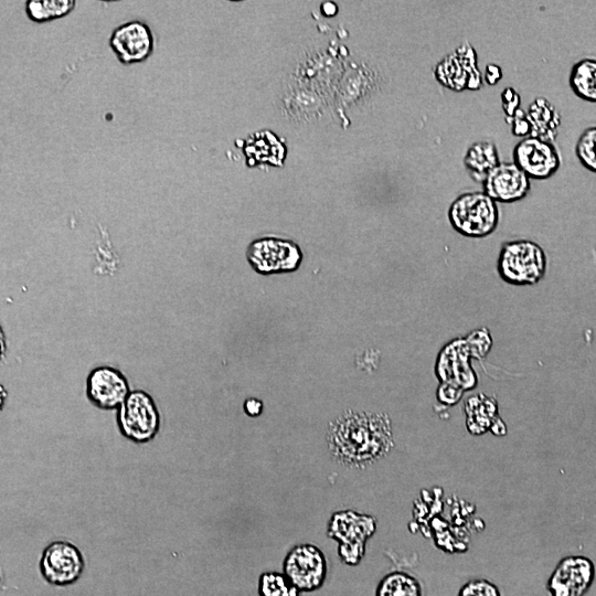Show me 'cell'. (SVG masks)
<instances>
[{
  "label": "cell",
  "mask_w": 596,
  "mask_h": 596,
  "mask_svg": "<svg viewBox=\"0 0 596 596\" xmlns=\"http://www.w3.org/2000/svg\"><path fill=\"white\" fill-rule=\"evenodd\" d=\"M376 530L373 517L354 511L332 515L328 534L339 541L340 558L348 565H356L365 553V542Z\"/></svg>",
  "instance_id": "obj_5"
},
{
  "label": "cell",
  "mask_w": 596,
  "mask_h": 596,
  "mask_svg": "<svg viewBox=\"0 0 596 596\" xmlns=\"http://www.w3.org/2000/svg\"><path fill=\"white\" fill-rule=\"evenodd\" d=\"M530 179L512 162H500L483 181V192L494 202L510 203L523 199Z\"/></svg>",
  "instance_id": "obj_14"
},
{
  "label": "cell",
  "mask_w": 596,
  "mask_h": 596,
  "mask_svg": "<svg viewBox=\"0 0 596 596\" xmlns=\"http://www.w3.org/2000/svg\"><path fill=\"white\" fill-rule=\"evenodd\" d=\"M258 594L259 596H299V589L285 575L265 573L259 578Z\"/></svg>",
  "instance_id": "obj_20"
},
{
  "label": "cell",
  "mask_w": 596,
  "mask_h": 596,
  "mask_svg": "<svg viewBox=\"0 0 596 596\" xmlns=\"http://www.w3.org/2000/svg\"><path fill=\"white\" fill-rule=\"evenodd\" d=\"M244 409L249 416H257L262 413L263 404L256 398H248L244 403Z\"/></svg>",
  "instance_id": "obj_26"
},
{
  "label": "cell",
  "mask_w": 596,
  "mask_h": 596,
  "mask_svg": "<svg viewBox=\"0 0 596 596\" xmlns=\"http://www.w3.org/2000/svg\"><path fill=\"white\" fill-rule=\"evenodd\" d=\"M464 164L475 181L483 183L487 175L500 164L497 147L489 141L472 143L464 157Z\"/></svg>",
  "instance_id": "obj_16"
},
{
  "label": "cell",
  "mask_w": 596,
  "mask_h": 596,
  "mask_svg": "<svg viewBox=\"0 0 596 596\" xmlns=\"http://www.w3.org/2000/svg\"><path fill=\"white\" fill-rule=\"evenodd\" d=\"M575 153L581 164L596 173V126L586 128L578 137Z\"/></svg>",
  "instance_id": "obj_21"
},
{
  "label": "cell",
  "mask_w": 596,
  "mask_h": 596,
  "mask_svg": "<svg viewBox=\"0 0 596 596\" xmlns=\"http://www.w3.org/2000/svg\"><path fill=\"white\" fill-rule=\"evenodd\" d=\"M568 83L578 98L596 103V60L586 57L575 63Z\"/></svg>",
  "instance_id": "obj_17"
},
{
  "label": "cell",
  "mask_w": 596,
  "mask_h": 596,
  "mask_svg": "<svg viewBox=\"0 0 596 596\" xmlns=\"http://www.w3.org/2000/svg\"><path fill=\"white\" fill-rule=\"evenodd\" d=\"M595 576L593 562L585 556L563 558L547 582L551 596H583Z\"/></svg>",
  "instance_id": "obj_13"
},
{
  "label": "cell",
  "mask_w": 596,
  "mask_h": 596,
  "mask_svg": "<svg viewBox=\"0 0 596 596\" xmlns=\"http://www.w3.org/2000/svg\"><path fill=\"white\" fill-rule=\"evenodd\" d=\"M458 596H501L498 587L487 579H473L466 583Z\"/></svg>",
  "instance_id": "obj_22"
},
{
  "label": "cell",
  "mask_w": 596,
  "mask_h": 596,
  "mask_svg": "<svg viewBox=\"0 0 596 596\" xmlns=\"http://www.w3.org/2000/svg\"><path fill=\"white\" fill-rule=\"evenodd\" d=\"M246 258L255 272L270 275L296 270L301 264L302 253L292 241L262 237L248 245Z\"/></svg>",
  "instance_id": "obj_6"
},
{
  "label": "cell",
  "mask_w": 596,
  "mask_h": 596,
  "mask_svg": "<svg viewBox=\"0 0 596 596\" xmlns=\"http://www.w3.org/2000/svg\"><path fill=\"white\" fill-rule=\"evenodd\" d=\"M42 577L52 585L67 586L79 579L85 568L82 552L66 541L50 543L40 560Z\"/></svg>",
  "instance_id": "obj_9"
},
{
  "label": "cell",
  "mask_w": 596,
  "mask_h": 596,
  "mask_svg": "<svg viewBox=\"0 0 596 596\" xmlns=\"http://www.w3.org/2000/svg\"><path fill=\"white\" fill-rule=\"evenodd\" d=\"M546 255L543 248L528 240L505 243L500 251L497 269L500 277L514 286L539 283L546 270Z\"/></svg>",
  "instance_id": "obj_2"
},
{
  "label": "cell",
  "mask_w": 596,
  "mask_h": 596,
  "mask_svg": "<svg viewBox=\"0 0 596 596\" xmlns=\"http://www.w3.org/2000/svg\"><path fill=\"white\" fill-rule=\"evenodd\" d=\"M109 46L123 64L146 61L155 49V38L149 25L140 20L125 22L109 36Z\"/></svg>",
  "instance_id": "obj_11"
},
{
  "label": "cell",
  "mask_w": 596,
  "mask_h": 596,
  "mask_svg": "<svg viewBox=\"0 0 596 596\" xmlns=\"http://www.w3.org/2000/svg\"><path fill=\"white\" fill-rule=\"evenodd\" d=\"M513 163L529 178L546 180L555 174L561 166V157L553 142L529 136L522 138L513 148Z\"/></svg>",
  "instance_id": "obj_10"
},
{
  "label": "cell",
  "mask_w": 596,
  "mask_h": 596,
  "mask_svg": "<svg viewBox=\"0 0 596 596\" xmlns=\"http://www.w3.org/2000/svg\"><path fill=\"white\" fill-rule=\"evenodd\" d=\"M75 4L73 0H28L24 9L31 21L44 23L67 15Z\"/></svg>",
  "instance_id": "obj_18"
},
{
  "label": "cell",
  "mask_w": 596,
  "mask_h": 596,
  "mask_svg": "<svg viewBox=\"0 0 596 596\" xmlns=\"http://www.w3.org/2000/svg\"><path fill=\"white\" fill-rule=\"evenodd\" d=\"M436 79L455 91H478L483 85V76L478 67L475 49L465 42L446 55L435 67Z\"/></svg>",
  "instance_id": "obj_7"
},
{
  "label": "cell",
  "mask_w": 596,
  "mask_h": 596,
  "mask_svg": "<svg viewBox=\"0 0 596 596\" xmlns=\"http://www.w3.org/2000/svg\"><path fill=\"white\" fill-rule=\"evenodd\" d=\"M117 425L120 434L134 443L152 440L160 429L161 418L151 395L142 390L131 391L117 409Z\"/></svg>",
  "instance_id": "obj_4"
},
{
  "label": "cell",
  "mask_w": 596,
  "mask_h": 596,
  "mask_svg": "<svg viewBox=\"0 0 596 596\" xmlns=\"http://www.w3.org/2000/svg\"><path fill=\"white\" fill-rule=\"evenodd\" d=\"M329 447L348 465L372 462L392 444L390 424L379 415L351 414L337 421L329 432Z\"/></svg>",
  "instance_id": "obj_1"
},
{
  "label": "cell",
  "mask_w": 596,
  "mask_h": 596,
  "mask_svg": "<svg viewBox=\"0 0 596 596\" xmlns=\"http://www.w3.org/2000/svg\"><path fill=\"white\" fill-rule=\"evenodd\" d=\"M283 571L299 592H313L324 583L327 562L323 553L317 546L301 544L288 552Z\"/></svg>",
  "instance_id": "obj_8"
},
{
  "label": "cell",
  "mask_w": 596,
  "mask_h": 596,
  "mask_svg": "<svg viewBox=\"0 0 596 596\" xmlns=\"http://www.w3.org/2000/svg\"><path fill=\"white\" fill-rule=\"evenodd\" d=\"M532 137L553 142L558 134L561 116L544 97L535 98L526 110Z\"/></svg>",
  "instance_id": "obj_15"
},
{
  "label": "cell",
  "mask_w": 596,
  "mask_h": 596,
  "mask_svg": "<svg viewBox=\"0 0 596 596\" xmlns=\"http://www.w3.org/2000/svg\"><path fill=\"white\" fill-rule=\"evenodd\" d=\"M511 124V131L517 137H529L531 135V126L526 117V111L519 109L512 119L509 121Z\"/></svg>",
  "instance_id": "obj_24"
},
{
  "label": "cell",
  "mask_w": 596,
  "mask_h": 596,
  "mask_svg": "<svg viewBox=\"0 0 596 596\" xmlns=\"http://www.w3.org/2000/svg\"><path fill=\"white\" fill-rule=\"evenodd\" d=\"M448 220L456 232L468 237H485L499 223V210L485 192L460 194L450 204Z\"/></svg>",
  "instance_id": "obj_3"
},
{
  "label": "cell",
  "mask_w": 596,
  "mask_h": 596,
  "mask_svg": "<svg viewBox=\"0 0 596 596\" xmlns=\"http://www.w3.org/2000/svg\"><path fill=\"white\" fill-rule=\"evenodd\" d=\"M421 583L404 572L385 575L379 583L375 596H422Z\"/></svg>",
  "instance_id": "obj_19"
},
{
  "label": "cell",
  "mask_w": 596,
  "mask_h": 596,
  "mask_svg": "<svg viewBox=\"0 0 596 596\" xmlns=\"http://www.w3.org/2000/svg\"><path fill=\"white\" fill-rule=\"evenodd\" d=\"M129 393L126 376L113 366H97L86 379V395L100 409H118Z\"/></svg>",
  "instance_id": "obj_12"
},
{
  "label": "cell",
  "mask_w": 596,
  "mask_h": 596,
  "mask_svg": "<svg viewBox=\"0 0 596 596\" xmlns=\"http://www.w3.org/2000/svg\"><path fill=\"white\" fill-rule=\"evenodd\" d=\"M502 77L501 68L496 64H489L485 71L483 81L489 85H496Z\"/></svg>",
  "instance_id": "obj_25"
},
{
  "label": "cell",
  "mask_w": 596,
  "mask_h": 596,
  "mask_svg": "<svg viewBox=\"0 0 596 596\" xmlns=\"http://www.w3.org/2000/svg\"><path fill=\"white\" fill-rule=\"evenodd\" d=\"M521 97L512 87H505L501 93V106L509 123L515 113L520 109Z\"/></svg>",
  "instance_id": "obj_23"
}]
</instances>
